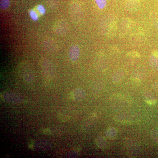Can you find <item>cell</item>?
I'll return each instance as SVG.
<instances>
[{
	"label": "cell",
	"instance_id": "cell-22",
	"mask_svg": "<svg viewBox=\"0 0 158 158\" xmlns=\"http://www.w3.org/2000/svg\"><path fill=\"white\" fill-rule=\"evenodd\" d=\"M152 55H153V56H155L156 57H158V51H154V52H153Z\"/></svg>",
	"mask_w": 158,
	"mask_h": 158
},
{
	"label": "cell",
	"instance_id": "cell-13",
	"mask_svg": "<svg viewBox=\"0 0 158 158\" xmlns=\"http://www.w3.org/2000/svg\"><path fill=\"white\" fill-rule=\"evenodd\" d=\"M96 143L97 145L100 148H105L106 145V141L104 138L102 137L97 138Z\"/></svg>",
	"mask_w": 158,
	"mask_h": 158
},
{
	"label": "cell",
	"instance_id": "cell-10",
	"mask_svg": "<svg viewBox=\"0 0 158 158\" xmlns=\"http://www.w3.org/2000/svg\"><path fill=\"white\" fill-rule=\"evenodd\" d=\"M51 143L45 140H40L35 144V147L40 150H48L51 148Z\"/></svg>",
	"mask_w": 158,
	"mask_h": 158
},
{
	"label": "cell",
	"instance_id": "cell-3",
	"mask_svg": "<svg viewBox=\"0 0 158 158\" xmlns=\"http://www.w3.org/2000/svg\"><path fill=\"white\" fill-rule=\"evenodd\" d=\"M3 98L6 101L13 104L20 103L23 102V99L21 96L13 92H6L3 95Z\"/></svg>",
	"mask_w": 158,
	"mask_h": 158
},
{
	"label": "cell",
	"instance_id": "cell-18",
	"mask_svg": "<svg viewBox=\"0 0 158 158\" xmlns=\"http://www.w3.org/2000/svg\"><path fill=\"white\" fill-rule=\"evenodd\" d=\"M30 15L31 16V19L34 21H37L38 19V15L36 12L34 10H31L30 11Z\"/></svg>",
	"mask_w": 158,
	"mask_h": 158
},
{
	"label": "cell",
	"instance_id": "cell-12",
	"mask_svg": "<svg viewBox=\"0 0 158 158\" xmlns=\"http://www.w3.org/2000/svg\"><path fill=\"white\" fill-rule=\"evenodd\" d=\"M123 75L124 74L122 71H118L117 72L115 73L113 77V81L115 83L119 81L123 78Z\"/></svg>",
	"mask_w": 158,
	"mask_h": 158
},
{
	"label": "cell",
	"instance_id": "cell-20",
	"mask_svg": "<svg viewBox=\"0 0 158 158\" xmlns=\"http://www.w3.org/2000/svg\"><path fill=\"white\" fill-rule=\"evenodd\" d=\"M127 55L129 56L132 57H139L140 56V54L136 52H131L128 53Z\"/></svg>",
	"mask_w": 158,
	"mask_h": 158
},
{
	"label": "cell",
	"instance_id": "cell-7",
	"mask_svg": "<svg viewBox=\"0 0 158 158\" xmlns=\"http://www.w3.org/2000/svg\"><path fill=\"white\" fill-rule=\"evenodd\" d=\"M132 25V22L130 19L125 18L123 20L120 25V33L125 34L129 31Z\"/></svg>",
	"mask_w": 158,
	"mask_h": 158
},
{
	"label": "cell",
	"instance_id": "cell-1",
	"mask_svg": "<svg viewBox=\"0 0 158 158\" xmlns=\"http://www.w3.org/2000/svg\"><path fill=\"white\" fill-rule=\"evenodd\" d=\"M99 27L102 34L111 36L116 32L117 22L113 15H106L101 20Z\"/></svg>",
	"mask_w": 158,
	"mask_h": 158
},
{
	"label": "cell",
	"instance_id": "cell-4",
	"mask_svg": "<svg viewBox=\"0 0 158 158\" xmlns=\"http://www.w3.org/2000/svg\"><path fill=\"white\" fill-rule=\"evenodd\" d=\"M55 32L59 35H63L66 34L68 30V25L65 21L60 20L55 24Z\"/></svg>",
	"mask_w": 158,
	"mask_h": 158
},
{
	"label": "cell",
	"instance_id": "cell-17",
	"mask_svg": "<svg viewBox=\"0 0 158 158\" xmlns=\"http://www.w3.org/2000/svg\"><path fill=\"white\" fill-rule=\"evenodd\" d=\"M111 131L112 132H110V130H108L106 133V135L107 137L108 138H110V135L112 134V135L113 136V138H116V131L115 129H114V128H111Z\"/></svg>",
	"mask_w": 158,
	"mask_h": 158
},
{
	"label": "cell",
	"instance_id": "cell-19",
	"mask_svg": "<svg viewBox=\"0 0 158 158\" xmlns=\"http://www.w3.org/2000/svg\"><path fill=\"white\" fill-rule=\"evenodd\" d=\"M37 10L39 11L40 13L42 15L45 14V9L44 7L42 5H39L37 6Z\"/></svg>",
	"mask_w": 158,
	"mask_h": 158
},
{
	"label": "cell",
	"instance_id": "cell-14",
	"mask_svg": "<svg viewBox=\"0 0 158 158\" xmlns=\"http://www.w3.org/2000/svg\"><path fill=\"white\" fill-rule=\"evenodd\" d=\"M10 0H1L0 7L1 9L4 10L8 9L10 6Z\"/></svg>",
	"mask_w": 158,
	"mask_h": 158
},
{
	"label": "cell",
	"instance_id": "cell-8",
	"mask_svg": "<svg viewBox=\"0 0 158 158\" xmlns=\"http://www.w3.org/2000/svg\"><path fill=\"white\" fill-rule=\"evenodd\" d=\"M134 117L133 116H130V115H118L115 117V120L122 123H132L136 121L135 118H133Z\"/></svg>",
	"mask_w": 158,
	"mask_h": 158
},
{
	"label": "cell",
	"instance_id": "cell-16",
	"mask_svg": "<svg viewBox=\"0 0 158 158\" xmlns=\"http://www.w3.org/2000/svg\"><path fill=\"white\" fill-rule=\"evenodd\" d=\"M150 95L149 96V94H148V93L146 92L144 94V98L145 99V101L148 104H152L154 103L155 102V100L152 97H150Z\"/></svg>",
	"mask_w": 158,
	"mask_h": 158
},
{
	"label": "cell",
	"instance_id": "cell-9",
	"mask_svg": "<svg viewBox=\"0 0 158 158\" xmlns=\"http://www.w3.org/2000/svg\"><path fill=\"white\" fill-rule=\"evenodd\" d=\"M86 94L85 90L81 88H78L74 90L72 93V97L75 100L80 101L85 98Z\"/></svg>",
	"mask_w": 158,
	"mask_h": 158
},
{
	"label": "cell",
	"instance_id": "cell-15",
	"mask_svg": "<svg viewBox=\"0 0 158 158\" xmlns=\"http://www.w3.org/2000/svg\"><path fill=\"white\" fill-rule=\"evenodd\" d=\"M100 9H103L107 5V0H94Z\"/></svg>",
	"mask_w": 158,
	"mask_h": 158
},
{
	"label": "cell",
	"instance_id": "cell-5",
	"mask_svg": "<svg viewBox=\"0 0 158 158\" xmlns=\"http://www.w3.org/2000/svg\"><path fill=\"white\" fill-rule=\"evenodd\" d=\"M80 47L77 45L72 46L69 51V57L71 61L75 62L79 59L80 56Z\"/></svg>",
	"mask_w": 158,
	"mask_h": 158
},
{
	"label": "cell",
	"instance_id": "cell-6",
	"mask_svg": "<svg viewBox=\"0 0 158 158\" xmlns=\"http://www.w3.org/2000/svg\"><path fill=\"white\" fill-rule=\"evenodd\" d=\"M23 78L27 83L33 81L34 79V74L33 70L27 65L23 67L22 69Z\"/></svg>",
	"mask_w": 158,
	"mask_h": 158
},
{
	"label": "cell",
	"instance_id": "cell-2",
	"mask_svg": "<svg viewBox=\"0 0 158 158\" xmlns=\"http://www.w3.org/2000/svg\"><path fill=\"white\" fill-rule=\"evenodd\" d=\"M41 67L43 73L46 77L52 79L55 74V66L51 61L46 59L43 60L41 62Z\"/></svg>",
	"mask_w": 158,
	"mask_h": 158
},
{
	"label": "cell",
	"instance_id": "cell-21",
	"mask_svg": "<svg viewBox=\"0 0 158 158\" xmlns=\"http://www.w3.org/2000/svg\"><path fill=\"white\" fill-rule=\"evenodd\" d=\"M78 156L77 153L75 151H71L69 152L66 156L67 157H76Z\"/></svg>",
	"mask_w": 158,
	"mask_h": 158
},
{
	"label": "cell",
	"instance_id": "cell-11",
	"mask_svg": "<svg viewBox=\"0 0 158 158\" xmlns=\"http://www.w3.org/2000/svg\"><path fill=\"white\" fill-rule=\"evenodd\" d=\"M139 7V3L136 0H129L127 3V8L130 11H137Z\"/></svg>",
	"mask_w": 158,
	"mask_h": 158
}]
</instances>
